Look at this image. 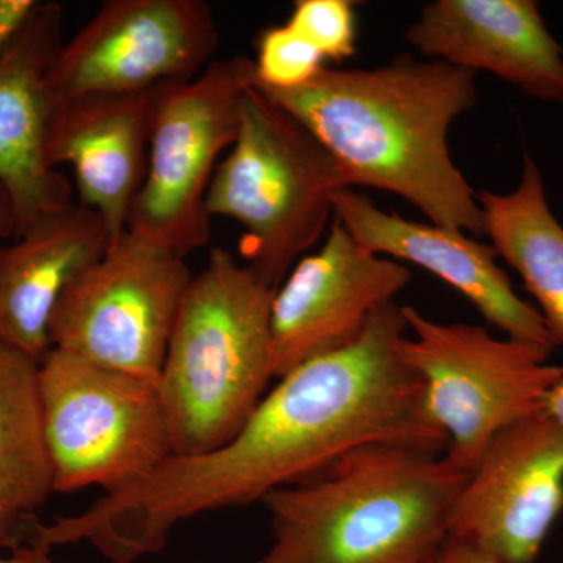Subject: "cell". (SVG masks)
Wrapping results in <instances>:
<instances>
[{
  "instance_id": "cell-1",
  "label": "cell",
  "mask_w": 563,
  "mask_h": 563,
  "mask_svg": "<svg viewBox=\"0 0 563 563\" xmlns=\"http://www.w3.org/2000/svg\"><path fill=\"white\" fill-rule=\"evenodd\" d=\"M402 307L387 303L361 335L277 379L235 437L202 455H172L81 512L47 525L52 547L88 543L111 563L161 553L196 517L262 503L372 443L446 450L422 384L402 355Z\"/></svg>"
},
{
  "instance_id": "cell-2",
  "label": "cell",
  "mask_w": 563,
  "mask_h": 563,
  "mask_svg": "<svg viewBox=\"0 0 563 563\" xmlns=\"http://www.w3.org/2000/svg\"><path fill=\"white\" fill-rule=\"evenodd\" d=\"M476 77L402 54L376 68L324 66L292 90L261 88L320 141L350 188L393 192L432 224L483 236L477 192L448 143L453 122L476 106Z\"/></svg>"
},
{
  "instance_id": "cell-3",
  "label": "cell",
  "mask_w": 563,
  "mask_h": 563,
  "mask_svg": "<svg viewBox=\"0 0 563 563\" xmlns=\"http://www.w3.org/2000/svg\"><path fill=\"white\" fill-rule=\"evenodd\" d=\"M466 477L444 451L365 444L263 499L272 542L251 563H431Z\"/></svg>"
},
{
  "instance_id": "cell-4",
  "label": "cell",
  "mask_w": 563,
  "mask_h": 563,
  "mask_svg": "<svg viewBox=\"0 0 563 563\" xmlns=\"http://www.w3.org/2000/svg\"><path fill=\"white\" fill-rule=\"evenodd\" d=\"M273 295L222 247L192 276L158 377L173 455L224 446L257 409L274 379Z\"/></svg>"
},
{
  "instance_id": "cell-5",
  "label": "cell",
  "mask_w": 563,
  "mask_h": 563,
  "mask_svg": "<svg viewBox=\"0 0 563 563\" xmlns=\"http://www.w3.org/2000/svg\"><path fill=\"white\" fill-rule=\"evenodd\" d=\"M346 177L320 141L252 80L239 136L207 195L210 218L243 228L240 254L276 290L296 262L328 235Z\"/></svg>"
},
{
  "instance_id": "cell-6",
  "label": "cell",
  "mask_w": 563,
  "mask_h": 563,
  "mask_svg": "<svg viewBox=\"0 0 563 563\" xmlns=\"http://www.w3.org/2000/svg\"><path fill=\"white\" fill-rule=\"evenodd\" d=\"M402 313V355L420 377L426 413L446 439L444 455L470 474L498 433L543 412L563 366L544 344L433 321L413 306Z\"/></svg>"
},
{
  "instance_id": "cell-7",
  "label": "cell",
  "mask_w": 563,
  "mask_h": 563,
  "mask_svg": "<svg viewBox=\"0 0 563 563\" xmlns=\"http://www.w3.org/2000/svg\"><path fill=\"white\" fill-rule=\"evenodd\" d=\"M38 398L55 492L120 490L173 455L154 380L51 350L38 365Z\"/></svg>"
},
{
  "instance_id": "cell-8",
  "label": "cell",
  "mask_w": 563,
  "mask_h": 563,
  "mask_svg": "<svg viewBox=\"0 0 563 563\" xmlns=\"http://www.w3.org/2000/svg\"><path fill=\"white\" fill-rule=\"evenodd\" d=\"M254 60H213L195 79L152 90L147 168L128 231L187 258L209 244L207 195L242 124Z\"/></svg>"
},
{
  "instance_id": "cell-9",
  "label": "cell",
  "mask_w": 563,
  "mask_h": 563,
  "mask_svg": "<svg viewBox=\"0 0 563 563\" xmlns=\"http://www.w3.org/2000/svg\"><path fill=\"white\" fill-rule=\"evenodd\" d=\"M191 279L187 258L125 231L63 292L52 350L158 383Z\"/></svg>"
},
{
  "instance_id": "cell-10",
  "label": "cell",
  "mask_w": 563,
  "mask_h": 563,
  "mask_svg": "<svg viewBox=\"0 0 563 563\" xmlns=\"http://www.w3.org/2000/svg\"><path fill=\"white\" fill-rule=\"evenodd\" d=\"M217 22L202 0H107L47 74L54 99L146 92L195 79L218 49Z\"/></svg>"
},
{
  "instance_id": "cell-11",
  "label": "cell",
  "mask_w": 563,
  "mask_h": 563,
  "mask_svg": "<svg viewBox=\"0 0 563 563\" xmlns=\"http://www.w3.org/2000/svg\"><path fill=\"white\" fill-rule=\"evenodd\" d=\"M563 510V424L540 412L496 435L455 496L448 536L533 563Z\"/></svg>"
},
{
  "instance_id": "cell-12",
  "label": "cell",
  "mask_w": 563,
  "mask_h": 563,
  "mask_svg": "<svg viewBox=\"0 0 563 563\" xmlns=\"http://www.w3.org/2000/svg\"><path fill=\"white\" fill-rule=\"evenodd\" d=\"M410 280L406 265L366 250L333 220L321 250L296 262L274 290V379L354 342Z\"/></svg>"
},
{
  "instance_id": "cell-13",
  "label": "cell",
  "mask_w": 563,
  "mask_h": 563,
  "mask_svg": "<svg viewBox=\"0 0 563 563\" xmlns=\"http://www.w3.org/2000/svg\"><path fill=\"white\" fill-rule=\"evenodd\" d=\"M333 220L377 255L409 262L461 292L503 335L553 347L542 314L515 291L492 244L432 222L387 213L368 196L344 190L333 201Z\"/></svg>"
},
{
  "instance_id": "cell-14",
  "label": "cell",
  "mask_w": 563,
  "mask_h": 563,
  "mask_svg": "<svg viewBox=\"0 0 563 563\" xmlns=\"http://www.w3.org/2000/svg\"><path fill=\"white\" fill-rule=\"evenodd\" d=\"M406 40L428 60L485 70L533 99L563 102V49L533 0H433Z\"/></svg>"
},
{
  "instance_id": "cell-15",
  "label": "cell",
  "mask_w": 563,
  "mask_h": 563,
  "mask_svg": "<svg viewBox=\"0 0 563 563\" xmlns=\"http://www.w3.org/2000/svg\"><path fill=\"white\" fill-rule=\"evenodd\" d=\"M152 91L91 92L54 99L44 157L76 176L80 206L106 222L110 243L128 231L147 168ZM58 172V169H57Z\"/></svg>"
},
{
  "instance_id": "cell-16",
  "label": "cell",
  "mask_w": 563,
  "mask_h": 563,
  "mask_svg": "<svg viewBox=\"0 0 563 563\" xmlns=\"http://www.w3.org/2000/svg\"><path fill=\"white\" fill-rule=\"evenodd\" d=\"M63 25L60 3H40L0 60V179L16 202L18 235L43 214L73 206L69 180L44 157L54 106L47 74L65 44Z\"/></svg>"
},
{
  "instance_id": "cell-17",
  "label": "cell",
  "mask_w": 563,
  "mask_h": 563,
  "mask_svg": "<svg viewBox=\"0 0 563 563\" xmlns=\"http://www.w3.org/2000/svg\"><path fill=\"white\" fill-rule=\"evenodd\" d=\"M109 246L102 218L74 203L33 221L16 242L0 243V343L43 362L63 292Z\"/></svg>"
},
{
  "instance_id": "cell-18",
  "label": "cell",
  "mask_w": 563,
  "mask_h": 563,
  "mask_svg": "<svg viewBox=\"0 0 563 563\" xmlns=\"http://www.w3.org/2000/svg\"><path fill=\"white\" fill-rule=\"evenodd\" d=\"M38 365L0 343V551L29 544L55 493L38 398Z\"/></svg>"
},
{
  "instance_id": "cell-19",
  "label": "cell",
  "mask_w": 563,
  "mask_h": 563,
  "mask_svg": "<svg viewBox=\"0 0 563 563\" xmlns=\"http://www.w3.org/2000/svg\"><path fill=\"white\" fill-rule=\"evenodd\" d=\"M484 235L531 292L554 346H563V225L551 211L543 174L529 154L518 187L477 192Z\"/></svg>"
},
{
  "instance_id": "cell-20",
  "label": "cell",
  "mask_w": 563,
  "mask_h": 563,
  "mask_svg": "<svg viewBox=\"0 0 563 563\" xmlns=\"http://www.w3.org/2000/svg\"><path fill=\"white\" fill-rule=\"evenodd\" d=\"M324 68V58L290 25H274L258 36L254 81L265 90L302 87Z\"/></svg>"
},
{
  "instance_id": "cell-21",
  "label": "cell",
  "mask_w": 563,
  "mask_h": 563,
  "mask_svg": "<svg viewBox=\"0 0 563 563\" xmlns=\"http://www.w3.org/2000/svg\"><path fill=\"white\" fill-rule=\"evenodd\" d=\"M287 24L312 44L324 62L343 63L355 55L357 14L350 0H298Z\"/></svg>"
},
{
  "instance_id": "cell-22",
  "label": "cell",
  "mask_w": 563,
  "mask_h": 563,
  "mask_svg": "<svg viewBox=\"0 0 563 563\" xmlns=\"http://www.w3.org/2000/svg\"><path fill=\"white\" fill-rule=\"evenodd\" d=\"M40 3L36 0H0V60L27 25Z\"/></svg>"
},
{
  "instance_id": "cell-23",
  "label": "cell",
  "mask_w": 563,
  "mask_h": 563,
  "mask_svg": "<svg viewBox=\"0 0 563 563\" xmlns=\"http://www.w3.org/2000/svg\"><path fill=\"white\" fill-rule=\"evenodd\" d=\"M431 563H503L487 551L448 536Z\"/></svg>"
},
{
  "instance_id": "cell-24",
  "label": "cell",
  "mask_w": 563,
  "mask_h": 563,
  "mask_svg": "<svg viewBox=\"0 0 563 563\" xmlns=\"http://www.w3.org/2000/svg\"><path fill=\"white\" fill-rule=\"evenodd\" d=\"M18 210L13 195L5 181L0 179V242L16 239Z\"/></svg>"
},
{
  "instance_id": "cell-25",
  "label": "cell",
  "mask_w": 563,
  "mask_h": 563,
  "mask_svg": "<svg viewBox=\"0 0 563 563\" xmlns=\"http://www.w3.org/2000/svg\"><path fill=\"white\" fill-rule=\"evenodd\" d=\"M0 563H65L55 559L51 550L44 548L32 547V544H24V547L11 550L9 555H0Z\"/></svg>"
},
{
  "instance_id": "cell-26",
  "label": "cell",
  "mask_w": 563,
  "mask_h": 563,
  "mask_svg": "<svg viewBox=\"0 0 563 563\" xmlns=\"http://www.w3.org/2000/svg\"><path fill=\"white\" fill-rule=\"evenodd\" d=\"M543 412L563 424V380L561 384L555 385L550 395H548Z\"/></svg>"
}]
</instances>
